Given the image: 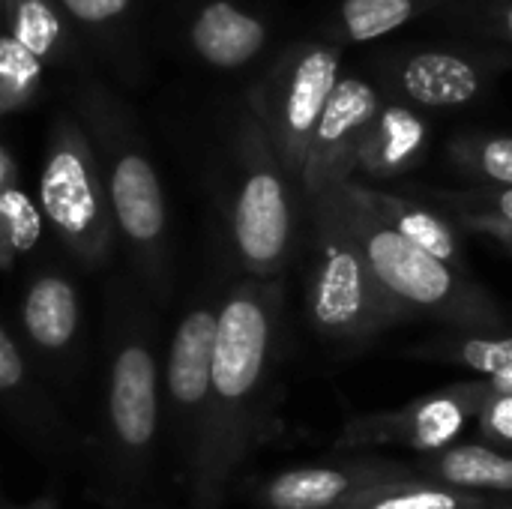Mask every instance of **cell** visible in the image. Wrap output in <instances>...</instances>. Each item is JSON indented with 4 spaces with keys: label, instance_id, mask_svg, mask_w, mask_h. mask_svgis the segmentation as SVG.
Listing matches in <instances>:
<instances>
[{
    "label": "cell",
    "instance_id": "cell-19",
    "mask_svg": "<svg viewBox=\"0 0 512 509\" xmlns=\"http://www.w3.org/2000/svg\"><path fill=\"white\" fill-rule=\"evenodd\" d=\"M267 42V27L255 15L231 6L228 0H216L204 6L198 21L192 24L195 51L222 69H234L249 63Z\"/></svg>",
    "mask_w": 512,
    "mask_h": 509
},
{
    "label": "cell",
    "instance_id": "cell-13",
    "mask_svg": "<svg viewBox=\"0 0 512 509\" xmlns=\"http://www.w3.org/2000/svg\"><path fill=\"white\" fill-rule=\"evenodd\" d=\"M429 147H432L429 114L399 99L384 96L381 108L375 111L363 135V144L357 153V174L372 183H390V180L408 177L426 162Z\"/></svg>",
    "mask_w": 512,
    "mask_h": 509
},
{
    "label": "cell",
    "instance_id": "cell-28",
    "mask_svg": "<svg viewBox=\"0 0 512 509\" xmlns=\"http://www.w3.org/2000/svg\"><path fill=\"white\" fill-rule=\"evenodd\" d=\"M462 231H471L477 237H486L492 240L498 249H504L507 255H512V225L507 222H492V219H474V216H465V219H453Z\"/></svg>",
    "mask_w": 512,
    "mask_h": 509
},
{
    "label": "cell",
    "instance_id": "cell-8",
    "mask_svg": "<svg viewBox=\"0 0 512 509\" xmlns=\"http://www.w3.org/2000/svg\"><path fill=\"white\" fill-rule=\"evenodd\" d=\"M489 396V381H462L426 393L402 408L369 411L342 426L333 441L336 453H375L384 447L411 450L414 456H432L474 429L477 411Z\"/></svg>",
    "mask_w": 512,
    "mask_h": 509
},
{
    "label": "cell",
    "instance_id": "cell-9",
    "mask_svg": "<svg viewBox=\"0 0 512 509\" xmlns=\"http://www.w3.org/2000/svg\"><path fill=\"white\" fill-rule=\"evenodd\" d=\"M216 312L219 300L192 303L165 354V399L168 420L186 465V477L198 459L207 417H210V378H213V345H216Z\"/></svg>",
    "mask_w": 512,
    "mask_h": 509
},
{
    "label": "cell",
    "instance_id": "cell-23",
    "mask_svg": "<svg viewBox=\"0 0 512 509\" xmlns=\"http://www.w3.org/2000/svg\"><path fill=\"white\" fill-rule=\"evenodd\" d=\"M39 240V213L24 192L15 189L9 165L0 153V267H9Z\"/></svg>",
    "mask_w": 512,
    "mask_h": 509
},
{
    "label": "cell",
    "instance_id": "cell-6",
    "mask_svg": "<svg viewBox=\"0 0 512 509\" xmlns=\"http://www.w3.org/2000/svg\"><path fill=\"white\" fill-rule=\"evenodd\" d=\"M512 69V51L468 42H429L387 48L375 66L384 96L423 114L459 111L486 99L501 72Z\"/></svg>",
    "mask_w": 512,
    "mask_h": 509
},
{
    "label": "cell",
    "instance_id": "cell-5",
    "mask_svg": "<svg viewBox=\"0 0 512 509\" xmlns=\"http://www.w3.org/2000/svg\"><path fill=\"white\" fill-rule=\"evenodd\" d=\"M300 240V210L267 132L252 129L231 201V249L249 279H282Z\"/></svg>",
    "mask_w": 512,
    "mask_h": 509
},
{
    "label": "cell",
    "instance_id": "cell-20",
    "mask_svg": "<svg viewBox=\"0 0 512 509\" xmlns=\"http://www.w3.org/2000/svg\"><path fill=\"white\" fill-rule=\"evenodd\" d=\"M450 3L453 0H342L333 21V45L384 39L429 12H444Z\"/></svg>",
    "mask_w": 512,
    "mask_h": 509
},
{
    "label": "cell",
    "instance_id": "cell-11",
    "mask_svg": "<svg viewBox=\"0 0 512 509\" xmlns=\"http://www.w3.org/2000/svg\"><path fill=\"white\" fill-rule=\"evenodd\" d=\"M384 102V90L366 75H339L321 120L312 132L309 153L300 174V192L315 201L321 192L336 189L357 174V153L363 135Z\"/></svg>",
    "mask_w": 512,
    "mask_h": 509
},
{
    "label": "cell",
    "instance_id": "cell-7",
    "mask_svg": "<svg viewBox=\"0 0 512 509\" xmlns=\"http://www.w3.org/2000/svg\"><path fill=\"white\" fill-rule=\"evenodd\" d=\"M39 204L63 249L84 267L111 261L117 228L105 180L75 129H63L39 177Z\"/></svg>",
    "mask_w": 512,
    "mask_h": 509
},
{
    "label": "cell",
    "instance_id": "cell-4",
    "mask_svg": "<svg viewBox=\"0 0 512 509\" xmlns=\"http://www.w3.org/2000/svg\"><path fill=\"white\" fill-rule=\"evenodd\" d=\"M159 360L144 318H117L105 393V453L117 489H138L153 465L159 441Z\"/></svg>",
    "mask_w": 512,
    "mask_h": 509
},
{
    "label": "cell",
    "instance_id": "cell-22",
    "mask_svg": "<svg viewBox=\"0 0 512 509\" xmlns=\"http://www.w3.org/2000/svg\"><path fill=\"white\" fill-rule=\"evenodd\" d=\"M495 501L498 498H492V495L459 492V489H447V486L429 483L423 477H414L405 483H387V486L366 489L336 509H477L489 507Z\"/></svg>",
    "mask_w": 512,
    "mask_h": 509
},
{
    "label": "cell",
    "instance_id": "cell-30",
    "mask_svg": "<svg viewBox=\"0 0 512 509\" xmlns=\"http://www.w3.org/2000/svg\"><path fill=\"white\" fill-rule=\"evenodd\" d=\"M0 509H57V504H54V498H39V501L24 504V507H15V504H6V501L0 498Z\"/></svg>",
    "mask_w": 512,
    "mask_h": 509
},
{
    "label": "cell",
    "instance_id": "cell-10",
    "mask_svg": "<svg viewBox=\"0 0 512 509\" xmlns=\"http://www.w3.org/2000/svg\"><path fill=\"white\" fill-rule=\"evenodd\" d=\"M339 75H342V48L333 42H315L288 60L273 90V102L264 111V120H267L264 132L285 174L297 183L303 174L312 132L321 120V111Z\"/></svg>",
    "mask_w": 512,
    "mask_h": 509
},
{
    "label": "cell",
    "instance_id": "cell-27",
    "mask_svg": "<svg viewBox=\"0 0 512 509\" xmlns=\"http://www.w3.org/2000/svg\"><path fill=\"white\" fill-rule=\"evenodd\" d=\"M18 42L24 48H30L33 54L48 51L51 39L57 36V21L51 15V9H45L39 0H27L18 9Z\"/></svg>",
    "mask_w": 512,
    "mask_h": 509
},
{
    "label": "cell",
    "instance_id": "cell-2",
    "mask_svg": "<svg viewBox=\"0 0 512 509\" xmlns=\"http://www.w3.org/2000/svg\"><path fill=\"white\" fill-rule=\"evenodd\" d=\"M312 258L306 273V318L321 342L363 351L405 318L378 288L351 225L345 183L309 201Z\"/></svg>",
    "mask_w": 512,
    "mask_h": 509
},
{
    "label": "cell",
    "instance_id": "cell-29",
    "mask_svg": "<svg viewBox=\"0 0 512 509\" xmlns=\"http://www.w3.org/2000/svg\"><path fill=\"white\" fill-rule=\"evenodd\" d=\"M129 0H63V6L81 21H108L126 9Z\"/></svg>",
    "mask_w": 512,
    "mask_h": 509
},
{
    "label": "cell",
    "instance_id": "cell-3",
    "mask_svg": "<svg viewBox=\"0 0 512 509\" xmlns=\"http://www.w3.org/2000/svg\"><path fill=\"white\" fill-rule=\"evenodd\" d=\"M345 198L369 270L384 297L399 309L405 324L435 321L444 330L507 327L501 303L474 279V273H459L396 234L369 207L357 180L345 183Z\"/></svg>",
    "mask_w": 512,
    "mask_h": 509
},
{
    "label": "cell",
    "instance_id": "cell-25",
    "mask_svg": "<svg viewBox=\"0 0 512 509\" xmlns=\"http://www.w3.org/2000/svg\"><path fill=\"white\" fill-rule=\"evenodd\" d=\"M450 219H492L512 225V186H465V189H423Z\"/></svg>",
    "mask_w": 512,
    "mask_h": 509
},
{
    "label": "cell",
    "instance_id": "cell-14",
    "mask_svg": "<svg viewBox=\"0 0 512 509\" xmlns=\"http://www.w3.org/2000/svg\"><path fill=\"white\" fill-rule=\"evenodd\" d=\"M360 192L369 201V207L396 231L402 234L408 243H414L417 249H423L426 255L438 258L441 264L459 270V273H471V261L462 243V228L429 198L420 195H405V192H390V189H375L363 180Z\"/></svg>",
    "mask_w": 512,
    "mask_h": 509
},
{
    "label": "cell",
    "instance_id": "cell-15",
    "mask_svg": "<svg viewBox=\"0 0 512 509\" xmlns=\"http://www.w3.org/2000/svg\"><path fill=\"white\" fill-rule=\"evenodd\" d=\"M0 405L15 420L21 432H27L42 450H69L75 435L66 420L57 414L51 399L33 381L15 339L0 327Z\"/></svg>",
    "mask_w": 512,
    "mask_h": 509
},
{
    "label": "cell",
    "instance_id": "cell-31",
    "mask_svg": "<svg viewBox=\"0 0 512 509\" xmlns=\"http://www.w3.org/2000/svg\"><path fill=\"white\" fill-rule=\"evenodd\" d=\"M477 509H512V501H507V498H498L495 504H489V507H477Z\"/></svg>",
    "mask_w": 512,
    "mask_h": 509
},
{
    "label": "cell",
    "instance_id": "cell-1",
    "mask_svg": "<svg viewBox=\"0 0 512 509\" xmlns=\"http://www.w3.org/2000/svg\"><path fill=\"white\" fill-rule=\"evenodd\" d=\"M285 339L282 279L243 276L219 297L210 417L189 489L198 509H219L240 465L267 432Z\"/></svg>",
    "mask_w": 512,
    "mask_h": 509
},
{
    "label": "cell",
    "instance_id": "cell-12",
    "mask_svg": "<svg viewBox=\"0 0 512 509\" xmlns=\"http://www.w3.org/2000/svg\"><path fill=\"white\" fill-rule=\"evenodd\" d=\"M411 462L378 456V453H339L333 462L288 468L270 474L252 486V501L258 509H336L354 495L414 480Z\"/></svg>",
    "mask_w": 512,
    "mask_h": 509
},
{
    "label": "cell",
    "instance_id": "cell-26",
    "mask_svg": "<svg viewBox=\"0 0 512 509\" xmlns=\"http://www.w3.org/2000/svg\"><path fill=\"white\" fill-rule=\"evenodd\" d=\"M474 435L486 447L512 453V393H501L489 384V396L474 420Z\"/></svg>",
    "mask_w": 512,
    "mask_h": 509
},
{
    "label": "cell",
    "instance_id": "cell-16",
    "mask_svg": "<svg viewBox=\"0 0 512 509\" xmlns=\"http://www.w3.org/2000/svg\"><path fill=\"white\" fill-rule=\"evenodd\" d=\"M411 468L417 477L447 489L492 498L512 495V453L486 447L480 441H462L432 456H414Z\"/></svg>",
    "mask_w": 512,
    "mask_h": 509
},
{
    "label": "cell",
    "instance_id": "cell-17",
    "mask_svg": "<svg viewBox=\"0 0 512 509\" xmlns=\"http://www.w3.org/2000/svg\"><path fill=\"white\" fill-rule=\"evenodd\" d=\"M21 324L27 339L45 354L57 357L78 339L81 309L75 285L60 273H39L21 300Z\"/></svg>",
    "mask_w": 512,
    "mask_h": 509
},
{
    "label": "cell",
    "instance_id": "cell-24",
    "mask_svg": "<svg viewBox=\"0 0 512 509\" xmlns=\"http://www.w3.org/2000/svg\"><path fill=\"white\" fill-rule=\"evenodd\" d=\"M441 15L480 45L512 51V0H453Z\"/></svg>",
    "mask_w": 512,
    "mask_h": 509
},
{
    "label": "cell",
    "instance_id": "cell-21",
    "mask_svg": "<svg viewBox=\"0 0 512 509\" xmlns=\"http://www.w3.org/2000/svg\"><path fill=\"white\" fill-rule=\"evenodd\" d=\"M447 162L471 186H512V135L462 129L447 141Z\"/></svg>",
    "mask_w": 512,
    "mask_h": 509
},
{
    "label": "cell",
    "instance_id": "cell-18",
    "mask_svg": "<svg viewBox=\"0 0 512 509\" xmlns=\"http://www.w3.org/2000/svg\"><path fill=\"white\" fill-rule=\"evenodd\" d=\"M402 354L420 363L459 366L477 372L483 381H498L512 375V330H444Z\"/></svg>",
    "mask_w": 512,
    "mask_h": 509
}]
</instances>
